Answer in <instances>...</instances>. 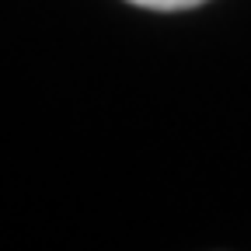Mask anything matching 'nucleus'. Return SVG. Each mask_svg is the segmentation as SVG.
<instances>
[{
    "mask_svg": "<svg viewBox=\"0 0 251 251\" xmlns=\"http://www.w3.org/2000/svg\"><path fill=\"white\" fill-rule=\"evenodd\" d=\"M136 7H150V11H185V7H199L206 0H129Z\"/></svg>",
    "mask_w": 251,
    "mask_h": 251,
    "instance_id": "nucleus-1",
    "label": "nucleus"
}]
</instances>
